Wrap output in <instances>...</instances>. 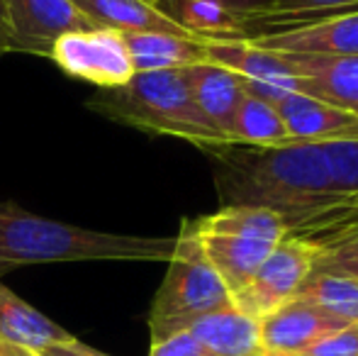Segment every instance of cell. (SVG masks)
I'll return each mask as SVG.
<instances>
[{
    "instance_id": "1",
    "label": "cell",
    "mask_w": 358,
    "mask_h": 356,
    "mask_svg": "<svg viewBox=\"0 0 358 356\" xmlns=\"http://www.w3.org/2000/svg\"><path fill=\"white\" fill-rule=\"evenodd\" d=\"M222 205H261L290 225L358 193V139H292L280 147L227 144L215 152Z\"/></svg>"
},
{
    "instance_id": "2",
    "label": "cell",
    "mask_w": 358,
    "mask_h": 356,
    "mask_svg": "<svg viewBox=\"0 0 358 356\" xmlns=\"http://www.w3.org/2000/svg\"><path fill=\"white\" fill-rule=\"evenodd\" d=\"M173 242L85 229L0 203V273L37 264L169 262Z\"/></svg>"
},
{
    "instance_id": "3",
    "label": "cell",
    "mask_w": 358,
    "mask_h": 356,
    "mask_svg": "<svg viewBox=\"0 0 358 356\" xmlns=\"http://www.w3.org/2000/svg\"><path fill=\"white\" fill-rule=\"evenodd\" d=\"M85 105L115 122L185 139L205 152L224 147L200 115L185 69L134 73L124 86L100 90Z\"/></svg>"
},
{
    "instance_id": "4",
    "label": "cell",
    "mask_w": 358,
    "mask_h": 356,
    "mask_svg": "<svg viewBox=\"0 0 358 356\" xmlns=\"http://www.w3.org/2000/svg\"><path fill=\"white\" fill-rule=\"evenodd\" d=\"M231 305V293L200 249L198 237L183 220L169 257V271L149 313L151 342L188 329L195 320Z\"/></svg>"
},
{
    "instance_id": "5",
    "label": "cell",
    "mask_w": 358,
    "mask_h": 356,
    "mask_svg": "<svg viewBox=\"0 0 358 356\" xmlns=\"http://www.w3.org/2000/svg\"><path fill=\"white\" fill-rule=\"evenodd\" d=\"M66 76L93 83L100 90L120 88L134 76L132 57L122 32L105 27L76 29L59 37L49 54Z\"/></svg>"
},
{
    "instance_id": "6",
    "label": "cell",
    "mask_w": 358,
    "mask_h": 356,
    "mask_svg": "<svg viewBox=\"0 0 358 356\" xmlns=\"http://www.w3.org/2000/svg\"><path fill=\"white\" fill-rule=\"evenodd\" d=\"M315 254L317 252L310 242L287 234L266 257L254 278L231 298V303L254 320L266 318L275 308L295 298L315 266Z\"/></svg>"
},
{
    "instance_id": "7",
    "label": "cell",
    "mask_w": 358,
    "mask_h": 356,
    "mask_svg": "<svg viewBox=\"0 0 358 356\" xmlns=\"http://www.w3.org/2000/svg\"><path fill=\"white\" fill-rule=\"evenodd\" d=\"M273 54L295 57H358V10L327 15L292 27H273L249 39Z\"/></svg>"
},
{
    "instance_id": "8",
    "label": "cell",
    "mask_w": 358,
    "mask_h": 356,
    "mask_svg": "<svg viewBox=\"0 0 358 356\" xmlns=\"http://www.w3.org/2000/svg\"><path fill=\"white\" fill-rule=\"evenodd\" d=\"M13 49L49 59L59 37L93 27L71 0H5Z\"/></svg>"
},
{
    "instance_id": "9",
    "label": "cell",
    "mask_w": 358,
    "mask_h": 356,
    "mask_svg": "<svg viewBox=\"0 0 358 356\" xmlns=\"http://www.w3.org/2000/svg\"><path fill=\"white\" fill-rule=\"evenodd\" d=\"M266 356H300L329 334L351 325L331 318L302 298H292L259 320Z\"/></svg>"
},
{
    "instance_id": "10",
    "label": "cell",
    "mask_w": 358,
    "mask_h": 356,
    "mask_svg": "<svg viewBox=\"0 0 358 356\" xmlns=\"http://www.w3.org/2000/svg\"><path fill=\"white\" fill-rule=\"evenodd\" d=\"M193 90V100L198 105L203 120L210 129L222 139V144H231V122L239 108L241 98L246 95L244 81L234 71L213 62L193 64L185 69Z\"/></svg>"
},
{
    "instance_id": "11",
    "label": "cell",
    "mask_w": 358,
    "mask_h": 356,
    "mask_svg": "<svg viewBox=\"0 0 358 356\" xmlns=\"http://www.w3.org/2000/svg\"><path fill=\"white\" fill-rule=\"evenodd\" d=\"M188 225L198 237L203 254L222 278V283L229 288L231 298L254 278V273L275 247L264 239L241 237V234L208 232V229L198 227L195 220H188Z\"/></svg>"
},
{
    "instance_id": "12",
    "label": "cell",
    "mask_w": 358,
    "mask_h": 356,
    "mask_svg": "<svg viewBox=\"0 0 358 356\" xmlns=\"http://www.w3.org/2000/svg\"><path fill=\"white\" fill-rule=\"evenodd\" d=\"M275 108L292 139H358V113L351 110L305 93L287 95Z\"/></svg>"
},
{
    "instance_id": "13",
    "label": "cell",
    "mask_w": 358,
    "mask_h": 356,
    "mask_svg": "<svg viewBox=\"0 0 358 356\" xmlns=\"http://www.w3.org/2000/svg\"><path fill=\"white\" fill-rule=\"evenodd\" d=\"M287 57L302 78V93L358 113V57Z\"/></svg>"
},
{
    "instance_id": "14",
    "label": "cell",
    "mask_w": 358,
    "mask_h": 356,
    "mask_svg": "<svg viewBox=\"0 0 358 356\" xmlns=\"http://www.w3.org/2000/svg\"><path fill=\"white\" fill-rule=\"evenodd\" d=\"M151 5L188 37L200 42L251 39L246 17L229 13L210 0H154Z\"/></svg>"
},
{
    "instance_id": "15",
    "label": "cell",
    "mask_w": 358,
    "mask_h": 356,
    "mask_svg": "<svg viewBox=\"0 0 358 356\" xmlns=\"http://www.w3.org/2000/svg\"><path fill=\"white\" fill-rule=\"evenodd\" d=\"M188 332L215 356H266L259 320L241 313L234 303L195 320Z\"/></svg>"
},
{
    "instance_id": "16",
    "label": "cell",
    "mask_w": 358,
    "mask_h": 356,
    "mask_svg": "<svg viewBox=\"0 0 358 356\" xmlns=\"http://www.w3.org/2000/svg\"><path fill=\"white\" fill-rule=\"evenodd\" d=\"M122 37L132 57L134 73L188 69L193 64L208 62L205 42L193 37L169 32H127Z\"/></svg>"
},
{
    "instance_id": "17",
    "label": "cell",
    "mask_w": 358,
    "mask_h": 356,
    "mask_svg": "<svg viewBox=\"0 0 358 356\" xmlns=\"http://www.w3.org/2000/svg\"><path fill=\"white\" fill-rule=\"evenodd\" d=\"M76 8L93 22V27L115 32H169L188 37L169 17L159 13L146 0H71Z\"/></svg>"
},
{
    "instance_id": "18",
    "label": "cell",
    "mask_w": 358,
    "mask_h": 356,
    "mask_svg": "<svg viewBox=\"0 0 358 356\" xmlns=\"http://www.w3.org/2000/svg\"><path fill=\"white\" fill-rule=\"evenodd\" d=\"M66 337H71L66 329L0 283V339L39 352Z\"/></svg>"
},
{
    "instance_id": "19",
    "label": "cell",
    "mask_w": 358,
    "mask_h": 356,
    "mask_svg": "<svg viewBox=\"0 0 358 356\" xmlns=\"http://www.w3.org/2000/svg\"><path fill=\"white\" fill-rule=\"evenodd\" d=\"M208 62L234 71L241 81H268V78L297 76L295 64L287 54H273L251 44L249 39L234 42H205Z\"/></svg>"
},
{
    "instance_id": "20",
    "label": "cell",
    "mask_w": 358,
    "mask_h": 356,
    "mask_svg": "<svg viewBox=\"0 0 358 356\" xmlns=\"http://www.w3.org/2000/svg\"><path fill=\"white\" fill-rule=\"evenodd\" d=\"M195 222L208 232L241 234V237L264 239L271 244H278L287 237V222L283 215L261 205H222L217 213L198 218Z\"/></svg>"
},
{
    "instance_id": "21",
    "label": "cell",
    "mask_w": 358,
    "mask_h": 356,
    "mask_svg": "<svg viewBox=\"0 0 358 356\" xmlns=\"http://www.w3.org/2000/svg\"><path fill=\"white\" fill-rule=\"evenodd\" d=\"M292 142L278 108L246 93L231 122V144L246 147H280Z\"/></svg>"
},
{
    "instance_id": "22",
    "label": "cell",
    "mask_w": 358,
    "mask_h": 356,
    "mask_svg": "<svg viewBox=\"0 0 358 356\" xmlns=\"http://www.w3.org/2000/svg\"><path fill=\"white\" fill-rule=\"evenodd\" d=\"M295 298L312 303L331 318L358 327V278L331 271H310Z\"/></svg>"
},
{
    "instance_id": "23",
    "label": "cell",
    "mask_w": 358,
    "mask_h": 356,
    "mask_svg": "<svg viewBox=\"0 0 358 356\" xmlns=\"http://www.w3.org/2000/svg\"><path fill=\"white\" fill-rule=\"evenodd\" d=\"M356 225H358V193L349 195L344 200H336V203L312 213L310 218L290 225L287 234H292L297 239H305L310 244H320L324 239L334 237V234L356 227Z\"/></svg>"
},
{
    "instance_id": "24",
    "label": "cell",
    "mask_w": 358,
    "mask_h": 356,
    "mask_svg": "<svg viewBox=\"0 0 358 356\" xmlns=\"http://www.w3.org/2000/svg\"><path fill=\"white\" fill-rule=\"evenodd\" d=\"M358 10V0H275L273 8L261 17L251 20L249 32L254 37L256 24H275V27H292V24H305L312 20H322L327 15Z\"/></svg>"
},
{
    "instance_id": "25",
    "label": "cell",
    "mask_w": 358,
    "mask_h": 356,
    "mask_svg": "<svg viewBox=\"0 0 358 356\" xmlns=\"http://www.w3.org/2000/svg\"><path fill=\"white\" fill-rule=\"evenodd\" d=\"M312 247L317 252L312 271H331L358 278V225Z\"/></svg>"
},
{
    "instance_id": "26",
    "label": "cell",
    "mask_w": 358,
    "mask_h": 356,
    "mask_svg": "<svg viewBox=\"0 0 358 356\" xmlns=\"http://www.w3.org/2000/svg\"><path fill=\"white\" fill-rule=\"evenodd\" d=\"M300 356H358V327L351 325V327L339 329Z\"/></svg>"
},
{
    "instance_id": "27",
    "label": "cell",
    "mask_w": 358,
    "mask_h": 356,
    "mask_svg": "<svg viewBox=\"0 0 358 356\" xmlns=\"http://www.w3.org/2000/svg\"><path fill=\"white\" fill-rule=\"evenodd\" d=\"M149 356H215L208 347L198 342L188 329L176 332L159 342H151Z\"/></svg>"
},
{
    "instance_id": "28",
    "label": "cell",
    "mask_w": 358,
    "mask_h": 356,
    "mask_svg": "<svg viewBox=\"0 0 358 356\" xmlns=\"http://www.w3.org/2000/svg\"><path fill=\"white\" fill-rule=\"evenodd\" d=\"M210 3H217L224 10H229V13L246 17V27H249L251 20H256V17H261V15L268 13V10L273 8L275 0H210Z\"/></svg>"
},
{
    "instance_id": "29",
    "label": "cell",
    "mask_w": 358,
    "mask_h": 356,
    "mask_svg": "<svg viewBox=\"0 0 358 356\" xmlns=\"http://www.w3.org/2000/svg\"><path fill=\"white\" fill-rule=\"evenodd\" d=\"M37 354L39 356H110V354H103V352H98V349L88 347V344H83L80 339H76L73 334L62 339V342H54V344H49V347L39 349Z\"/></svg>"
},
{
    "instance_id": "30",
    "label": "cell",
    "mask_w": 358,
    "mask_h": 356,
    "mask_svg": "<svg viewBox=\"0 0 358 356\" xmlns=\"http://www.w3.org/2000/svg\"><path fill=\"white\" fill-rule=\"evenodd\" d=\"M10 52H15V49L8 27V10H5V0H0V54H10Z\"/></svg>"
},
{
    "instance_id": "31",
    "label": "cell",
    "mask_w": 358,
    "mask_h": 356,
    "mask_svg": "<svg viewBox=\"0 0 358 356\" xmlns=\"http://www.w3.org/2000/svg\"><path fill=\"white\" fill-rule=\"evenodd\" d=\"M0 356H39L34 349L22 347V344L8 342V339H0Z\"/></svg>"
},
{
    "instance_id": "32",
    "label": "cell",
    "mask_w": 358,
    "mask_h": 356,
    "mask_svg": "<svg viewBox=\"0 0 358 356\" xmlns=\"http://www.w3.org/2000/svg\"><path fill=\"white\" fill-rule=\"evenodd\" d=\"M146 3H154V0H146Z\"/></svg>"
}]
</instances>
